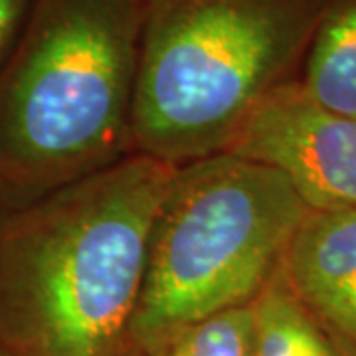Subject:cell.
<instances>
[{"label": "cell", "mask_w": 356, "mask_h": 356, "mask_svg": "<svg viewBox=\"0 0 356 356\" xmlns=\"http://www.w3.org/2000/svg\"><path fill=\"white\" fill-rule=\"evenodd\" d=\"M309 212L287 178L242 156L177 166L154 218L129 346L161 356L192 325L252 305Z\"/></svg>", "instance_id": "277c9868"}, {"label": "cell", "mask_w": 356, "mask_h": 356, "mask_svg": "<svg viewBox=\"0 0 356 356\" xmlns=\"http://www.w3.org/2000/svg\"><path fill=\"white\" fill-rule=\"evenodd\" d=\"M226 153L277 170L309 210H356V119L321 107L297 79L255 109Z\"/></svg>", "instance_id": "5b68a950"}, {"label": "cell", "mask_w": 356, "mask_h": 356, "mask_svg": "<svg viewBox=\"0 0 356 356\" xmlns=\"http://www.w3.org/2000/svg\"><path fill=\"white\" fill-rule=\"evenodd\" d=\"M281 273L343 356H356V210H311Z\"/></svg>", "instance_id": "8992f818"}, {"label": "cell", "mask_w": 356, "mask_h": 356, "mask_svg": "<svg viewBox=\"0 0 356 356\" xmlns=\"http://www.w3.org/2000/svg\"><path fill=\"white\" fill-rule=\"evenodd\" d=\"M327 0H149L133 151L168 165L226 153L271 93L299 77Z\"/></svg>", "instance_id": "3957f363"}, {"label": "cell", "mask_w": 356, "mask_h": 356, "mask_svg": "<svg viewBox=\"0 0 356 356\" xmlns=\"http://www.w3.org/2000/svg\"><path fill=\"white\" fill-rule=\"evenodd\" d=\"M177 166L131 153L0 216V350L119 356Z\"/></svg>", "instance_id": "6da1fadb"}, {"label": "cell", "mask_w": 356, "mask_h": 356, "mask_svg": "<svg viewBox=\"0 0 356 356\" xmlns=\"http://www.w3.org/2000/svg\"><path fill=\"white\" fill-rule=\"evenodd\" d=\"M252 356H343L293 295L281 269L254 299Z\"/></svg>", "instance_id": "ba28073f"}, {"label": "cell", "mask_w": 356, "mask_h": 356, "mask_svg": "<svg viewBox=\"0 0 356 356\" xmlns=\"http://www.w3.org/2000/svg\"><path fill=\"white\" fill-rule=\"evenodd\" d=\"M145 0H34L0 65V216L133 151Z\"/></svg>", "instance_id": "7a4b0ae2"}, {"label": "cell", "mask_w": 356, "mask_h": 356, "mask_svg": "<svg viewBox=\"0 0 356 356\" xmlns=\"http://www.w3.org/2000/svg\"><path fill=\"white\" fill-rule=\"evenodd\" d=\"M254 331V307H236L188 327L161 356H252Z\"/></svg>", "instance_id": "9c48e42d"}, {"label": "cell", "mask_w": 356, "mask_h": 356, "mask_svg": "<svg viewBox=\"0 0 356 356\" xmlns=\"http://www.w3.org/2000/svg\"><path fill=\"white\" fill-rule=\"evenodd\" d=\"M297 81L321 107L356 119V0H327Z\"/></svg>", "instance_id": "52a82bcc"}, {"label": "cell", "mask_w": 356, "mask_h": 356, "mask_svg": "<svg viewBox=\"0 0 356 356\" xmlns=\"http://www.w3.org/2000/svg\"><path fill=\"white\" fill-rule=\"evenodd\" d=\"M0 356H6V355H4V353H2V350H0Z\"/></svg>", "instance_id": "7c38bea8"}, {"label": "cell", "mask_w": 356, "mask_h": 356, "mask_svg": "<svg viewBox=\"0 0 356 356\" xmlns=\"http://www.w3.org/2000/svg\"><path fill=\"white\" fill-rule=\"evenodd\" d=\"M32 4L34 0H0V65L13 50Z\"/></svg>", "instance_id": "30bf717a"}, {"label": "cell", "mask_w": 356, "mask_h": 356, "mask_svg": "<svg viewBox=\"0 0 356 356\" xmlns=\"http://www.w3.org/2000/svg\"><path fill=\"white\" fill-rule=\"evenodd\" d=\"M145 2H149V0H145Z\"/></svg>", "instance_id": "4fadbf2b"}, {"label": "cell", "mask_w": 356, "mask_h": 356, "mask_svg": "<svg viewBox=\"0 0 356 356\" xmlns=\"http://www.w3.org/2000/svg\"><path fill=\"white\" fill-rule=\"evenodd\" d=\"M119 356H151V355H147V353H140V350H137V348H133V346H127L123 353Z\"/></svg>", "instance_id": "8fae6325"}]
</instances>
